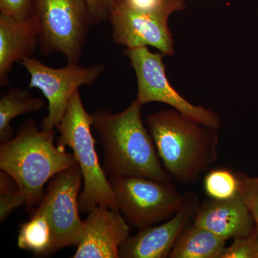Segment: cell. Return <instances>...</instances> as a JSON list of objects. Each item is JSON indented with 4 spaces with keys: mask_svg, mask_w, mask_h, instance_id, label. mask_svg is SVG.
<instances>
[{
    "mask_svg": "<svg viewBox=\"0 0 258 258\" xmlns=\"http://www.w3.org/2000/svg\"><path fill=\"white\" fill-rule=\"evenodd\" d=\"M40 53L62 54L69 63H79L92 25L86 0H32Z\"/></svg>",
    "mask_w": 258,
    "mask_h": 258,
    "instance_id": "cell-6",
    "label": "cell"
},
{
    "mask_svg": "<svg viewBox=\"0 0 258 258\" xmlns=\"http://www.w3.org/2000/svg\"><path fill=\"white\" fill-rule=\"evenodd\" d=\"M45 107V102L32 96L27 91L12 87L0 99V142H8L14 137L15 131L11 125L16 117L35 113Z\"/></svg>",
    "mask_w": 258,
    "mask_h": 258,
    "instance_id": "cell-17",
    "label": "cell"
},
{
    "mask_svg": "<svg viewBox=\"0 0 258 258\" xmlns=\"http://www.w3.org/2000/svg\"><path fill=\"white\" fill-rule=\"evenodd\" d=\"M222 258H258V232L257 227L249 235L234 239L226 247Z\"/></svg>",
    "mask_w": 258,
    "mask_h": 258,
    "instance_id": "cell-20",
    "label": "cell"
},
{
    "mask_svg": "<svg viewBox=\"0 0 258 258\" xmlns=\"http://www.w3.org/2000/svg\"><path fill=\"white\" fill-rule=\"evenodd\" d=\"M30 76L29 88H37L48 102V114L42 120L41 129L54 130L63 118L71 98L79 88L96 83L106 69L104 63L90 66L69 63L54 69L35 57L20 62Z\"/></svg>",
    "mask_w": 258,
    "mask_h": 258,
    "instance_id": "cell-8",
    "label": "cell"
},
{
    "mask_svg": "<svg viewBox=\"0 0 258 258\" xmlns=\"http://www.w3.org/2000/svg\"><path fill=\"white\" fill-rule=\"evenodd\" d=\"M240 180V195L252 214L258 232V176L237 172Z\"/></svg>",
    "mask_w": 258,
    "mask_h": 258,
    "instance_id": "cell-21",
    "label": "cell"
},
{
    "mask_svg": "<svg viewBox=\"0 0 258 258\" xmlns=\"http://www.w3.org/2000/svg\"><path fill=\"white\" fill-rule=\"evenodd\" d=\"M55 135L29 120L0 145V169L15 180L27 211L40 205L45 184L55 174L77 164L73 153L55 145Z\"/></svg>",
    "mask_w": 258,
    "mask_h": 258,
    "instance_id": "cell-2",
    "label": "cell"
},
{
    "mask_svg": "<svg viewBox=\"0 0 258 258\" xmlns=\"http://www.w3.org/2000/svg\"><path fill=\"white\" fill-rule=\"evenodd\" d=\"M137 99L119 113L100 108L91 113L92 128L103 149V169L108 176H142L171 182L142 118Z\"/></svg>",
    "mask_w": 258,
    "mask_h": 258,
    "instance_id": "cell-1",
    "label": "cell"
},
{
    "mask_svg": "<svg viewBox=\"0 0 258 258\" xmlns=\"http://www.w3.org/2000/svg\"><path fill=\"white\" fill-rule=\"evenodd\" d=\"M118 209L132 227L141 229L165 222L184 207L181 195L172 182L142 176H108Z\"/></svg>",
    "mask_w": 258,
    "mask_h": 258,
    "instance_id": "cell-7",
    "label": "cell"
},
{
    "mask_svg": "<svg viewBox=\"0 0 258 258\" xmlns=\"http://www.w3.org/2000/svg\"><path fill=\"white\" fill-rule=\"evenodd\" d=\"M136 3H140V4H147V3H152L154 0H134Z\"/></svg>",
    "mask_w": 258,
    "mask_h": 258,
    "instance_id": "cell-24",
    "label": "cell"
},
{
    "mask_svg": "<svg viewBox=\"0 0 258 258\" xmlns=\"http://www.w3.org/2000/svg\"><path fill=\"white\" fill-rule=\"evenodd\" d=\"M198 199L194 192L186 193V200L180 211L161 225L139 229L118 249L119 258L169 257L176 240L185 227L192 222L198 208Z\"/></svg>",
    "mask_w": 258,
    "mask_h": 258,
    "instance_id": "cell-11",
    "label": "cell"
},
{
    "mask_svg": "<svg viewBox=\"0 0 258 258\" xmlns=\"http://www.w3.org/2000/svg\"><path fill=\"white\" fill-rule=\"evenodd\" d=\"M146 123L171 179L192 184L218 159V128L200 124L174 109L148 115Z\"/></svg>",
    "mask_w": 258,
    "mask_h": 258,
    "instance_id": "cell-3",
    "label": "cell"
},
{
    "mask_svg": "<svg viewBox=\"0 0 258 258\" xmlns=\"http://www.w3.org/2000/svg\"><path fill=\"white\" fill-rule=\"evenodd\" d=\"M39 45L36 23L31 16L16 20L0 15V86L10 84L15 62L32 57Z\"/></svg>",
    "mask_w": 258,
    "mask_h": 258,
    "instance_id": "cell-14",
    "label": "cell"
},
{
    "mask_svg": "<svg viewBox=\"0 0 258 258\" xmlns=\"http://www.w3.org/2000/svg\"><path fill=\"white\" fill-rule=\"evenodd\" d=\"M82 184V172L78 163L49 181L40 203L46 208L52 227V253L79 244L84 223L79 215V197Z\"/></svg>",
    "mask_w": 258,
    "mask_h": 258,
    "instance_id": "cell-10",
    "label": "cell"
},
{
    "mask_svg": "<svg viewBox=\"0 0 258 258\" xmlns=\"http://www.w3.org/2000/svg\"><path fill=\"white\" fill-rule=\"evenodd\" d=\"M89 8L92 25H98L109 20L113 0H86Z\"/></svg>",
    "mask_w": 258,
    "mask_h": 258,
    "instance_id": "cell-23",
    "label": "cell"
},
{
    "mask_svg": "<svg viewBox=\"0 0 258 258\" xmlns=\"http://www.w3.org/2000/svg\"><path fill=\"white\" fill-rule=\"evenodd\" d=\"M185 8L184 0H154L147 4L113 0L109 18L112 39L127 48L152 46L164 55H173L174 40L168 20Z\"/></svg>",
    "mask_w": 258,
    "mask_h": 258,
    "instance_id": "cell-5",
    "label": "cell"
},
{
    "mask_svg": "<svg viewBox=\"0 0 258 258\" xmlns=\"http://www.w3.org/2000/svg\"><path fill=\"white\" fill-rule=\"evenodd\" d=\"M131 228L119 210L98 206L84 220L74 258H119L120 244Z\"/></svg>",
    "mask_w": 258,
    "mask_h": 258,
    "instance_id": "cell-12",
    "label": "cell"
},
{
    "mask_svg": "<svg viewBox=\"0 0 258 258\" xmlns=\"http://www.w3.org/2000/svg\"><path fill=\"white\" fill-rule=\"evenodd\" d=\"M57 145L70 147L81 168L83 189L79 197L80 211L89 213L98 206L119 210L108 176L102 167L92 132V117L85 108L79 90L71 98L63 118L56 127Z\"/></svg>",
    "mask_w": 258,
    "mask_h": 258,
    "instance_id": "cell-4",
    "label": "cell"
},
{
    "mask_svg": "<svg viewBox=\"0 0 258 258\" xmlns=\"http://www.w3.org/2000/svg\"><path fill=\"white\" fill-rule=\"evenodd\" d=\"M18 245L19 248L37 255L52 254V227L43 204L40 203L30 220L20 226Z\"/></svg>",
    "mask_w": 258,
    "mask_h": 258,
    "instance_id": "cell-16",
    "label": "cell"
},
{
    "mask_svg": "<svg viewBox=\"0 0 258 258\" xmlns=\"http://www.w3.org/2000/svg\"><path fill=\"white\" fill-rule=\"evenodd\" d=\"M226 241L249 235L255 222L240 195L226 200H207L198 205L192 220Z\"/></svg>",
    "mask_w": 258,
    "mask_h": 258,
    "instance_id": "cell-13",
    "label": "cell"
},
{
    "mask_svg": "<svg viewBox=\"0 0 258 258\" xmlns=\"http://www.w3.org/2000/svg\"><path fill=\"white\" fill-rule=\"evenodd\" d=\"M25 205L15 180L4 171H0V222L7 220L15 209Z\"/></svg>",
    "mask_w": 258,
    "mask_h": 258,
    "instance_id": "cell-19",
    "label": "cell"
},
{
    "mask_svg": "<svg viewBox=\"0 0 258 258\" xmlns=\"http://www.w3.org/2000/svg\"><path fill=\"white\" fill-rule=\"evenodd\" d=\"M204 188L210 199L230 200L240 195V180L237 172L226 168H216L205 176Z\"/></svg>",
    "mask_w": 258,
    "mask_h": 258,
    "instance_id": "cell-18",
    "label": "cell"
},
{
    "mask_svg": "<svg viewBox=\"0 0 258 258\" xmlns=\"http://www.w3.org/2000/svg\"><path fill=\"white\" fill-rule=\"evenodd\" d=\"M32 0H0V15L16 20L31 16Z\"/></svg>",
    "mask_w": 258,
    "mask_h": 258,
    "instance_id": "cell-22",
    "label": "cell"
},
{
    "mask_svg": "<svg viewBox=\"0 0 258 258\" xmlns=\"http://www.w3.org/2000/svg\"><path fill=\"white\" fill-rule=\"evenodd\" d=\"M125 55L137 76V100L142 106L151 102L165 103L200 124L220 128L221 122L217 113L203 106H195L171 86L166 77L164 55L161 52L154 53L147 47H140L127 48Z\"/></svg>",
    "mask_w": 258,
    "mask_h": 258,
    "instance_id": "cell-9",
    "label": "cell"
},
{
    "mask_svg": "<svg viewBox=\"0 0 258 258\" xmlns=\"http://www.w3.org/2000/svg\"><path fill=\"white\" fill-rule=\"evenodd\" d=\"M226 242L200 226L189 223L180 234L169 258H222Z\"/></svg>",
    "mask_w": 258,
    "mask_h": 258,
    "instance_id": "cell-15",
    "label": "cell"
}]
</instances>
